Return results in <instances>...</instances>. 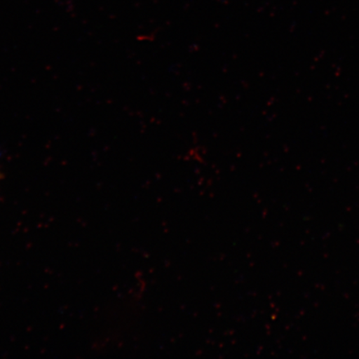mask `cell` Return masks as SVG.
Wrapping results in <instances>:
<instances>
[{
	"mask_svg": "<svg viewBox=\"0 0 359 359\" xmlns=\"http://www.w3.org/2000/svg\"><path fill=\"white\" fill-rule=\"evenodd\" d=\"M0 178H1V174H0Z\"/></svg>",
	"mask_w": 359,
	"mask_h": 359,
	"instance_id": "cell-1",
	"label": "cell"
}]
</instances>
